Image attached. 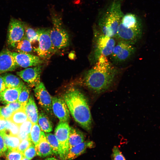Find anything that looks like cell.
Masks as SVG:
<instances>
[{
  "label": "cell",
  "mask_w": 160,
  "mask_h": 160,
  "mask_svg": "<svg viewBox=\"0 0 160 160\" xmlns=\"http://www.w3.org/2000/svg\"><path fill=\"white\" fill-rule=\"evenodd\" d=\"M95 147V143L92 141H84L69 150L65 159H74L85 152L87 148H92Z\"/></svg>",
  "instance_id": "obj_16"
},
{
  "label": "cell",
  "mask_w": 160,
  "mask_h": 160,
  "mask_svg": "<svg viewBox=\"0 0 160 160\" xmlns=\"http://www.w3.org/2000/svg\"><path fill=\"white\" fill-rule=\"evenodd\" d=\"M36 150L37 155L41 157L49 156L53 153L43 131H41L40 140Z\"/></svg>",
  "instance_id": "obj_19"
},
{
  "label": "cell",
  "mask_w": 160,
  "mask_h": 160,
  "mask_svg": "<svg viewBox=\"0 0 160 160\" xmlns=\"http://www.w3.org/2000/svg\"><path fill=\"white\" fill-rule=\"evenodd\" d=\"M33 124L28 120L19 126L18 137L21 140L30 138V134Z\"/></svg>",
  "instance_id": "obj_23"
},
{
  "label": "cell",
  "mask_w": 160,
  "mask_h": 160,
  "mask_svg": "<svg viewBox=\"0 0 160 160\" xmlns=\"http://www.w3.org/2000/svg\"><path fill=\"white\" fill-rule=\"evenodd\" d=\"M6 89L5 83L3 76L0 75V93Z\"/></svg>",
  "instance_id": "obj_40"
},
{
  "label": "cell",
  "mask_w": 160,
  "mask_h": 160,
  "mask_svg": "<svg viewBox=\"0 0 160 160\" xmlns=\"http://www.w3.org/2000/svg\"><path fill=\"white\" fill-rule=\"evenodd\" d=\"M47 139L51 146L53 152L56 155H59L60 157L61 151L58 141L55 135L51 133H46Z\"/></svg>",
  "instance_id": "obj_26"
},
{
  "label": "cell",
  "mask_w": 160,
  "mask_h": 160,
  "mask_svg": "<svg viewBox=\"0 0 160 160\" xmlns=\"http://www.w3.org/2000/svg\"><path fill=\"white\" fill-rule=\"evenodd\" d=\"M34 91L35 96L39 105L47 113L52 115V97L41 82L35 87Z\"/></svg>",
  "instance_id": "obj_11"
},
{
  "label": "cell",
  "mask_w": 160,
  "mask_h": 160,
  "mask_svg": "<svg viewBox=\"0 0 160 160\" xmlns=\"http://www.w3.org/2000/svg\"><path fill=\"white\" fill-rule=\"evenodd\" d=\"M143 33L142 21L136 15L128 13L124 15L115 38L134 45L141 38Z\"/></svg>",
  "instance_id": "obj_3"
},
{
  "label": "cell",
  "mask_w": 160,
  "mask_h": 160,
  "mask_svg": "<svg viewBox=\"0 0 160 160\" xmlns=\"http://www.w3.org/2000/svg\"><path fill=\"white\" fill-rule=\"evenodd\" d=\"M0 134L3 137L8 149L17 148L21 141L18 136L8 135L0 133Z\"/></svg>",
  "instance_id": "obj_25"
},
{
  "label": "cell",
  "mask_w": 160,
  "mask_h": 160,
  "mask_svg": "<svg viewBox=\"0 0 160 160\" xmlns=\"http://www.w3.org/2000/svg\"><path fill=\"white\" fill-rule=\"evenodd\" d=\"M21 160H30L24 157Z\"/></svg>",
  "instance_id": "obj_42"
},
{
  "label": "cell",
  "mask_w": 160,
  "mask_h": 160,
  "mask_svg": "<svg viewBox=\"0 0 160 160\" xmlns=\"http://www.w3.org/2000/svg\"><path fill=\"white\" fill-rule=\"evenodd\" d=\"M64 99L75 121L82 128L90 132L92 119L87 100L78 89L71 88L65 93Z\"/></svg>",
  "instance_id": "obj_2"
},
{
  "label": "cell",
  "mask_w": 160,
  "mask_h": 160,
  "mask_svg": "<svg viewBox=\"0 0 160 160\" xmlns=\"http://www.w3.org/2000/svg\"><path fill=\"white\" fill-rule=\"evenodd\" d=\"M28 119L24 109H21L13 112L7 120L19 126Z\"/></svg>",
  "instance_id": "obj_24"
},
{
  "label": "cell",
  "mask_w": 160,
  "mask_h": 160,
  "mask_svg": "<svg viewBox=\"0 0 160 160\" xmlns=\"http://www.w3.org/2000/svg\"><path fill=\"white\" fill-rule=\"evenodd\" d=\"M24 157L31 160L36 155V152L34 145L33 143L23 153Z\"/></svg>",
  "instance_id": "obj_34"
},
{
  "label": "cell",
  "mask_w": 160,
  "mask_h": 160,
  "mask_svg": "<svg viewBox=\"0 0 160 160\" xmlns=\"http://www.w3.org/2000/svg\"><path fill=\"white\" fill-rule=\"evenodd\" d=\"M29 95V88L24 84L22 87L17 100L24 107L28 101Z\"/></svg>",
  "instance_id": "obj_30"
},
{
  "label": "cell",
  "mask_w": 160,
  "mask_h": 160,
  "mask_svg": "<svg viewBox=\"0 0 160 160\" xmlns=\"http://www.w3.org/2000/svg\"><path fill=\"white\" fill-rule=\"evenodd\" d=\"M85 139V136L82 132L71 127L68 139V151L73 147L84 141Z\"/></svg>",
  "instance_id": "obj_20"
},
{
  "label": "cell",
  "mask_w": 160,
  "mask_h": 160,
  "mask_svg": "<svg viewBox=\"0 0 160 160\" xmlns=\"http://www.w3.org/2000/svg\"><path fill=\"white\" fill-rule=\"evenodd\" d=\"M123 15L121 0H115L99 19L97 29L103 35L115 38Z\"/></svg>",
  "instance_id": "obj_4"
},
{
  "label": "cell",
  "mask_w": 160,
  "mask_h": 160,
  "mask_svg": "<svg viewBox=\"0 0 160 160\" xmlns=\"http://www.w3.org/2000/svg\"><path fill=\"white\" fill-rule=\"evenodd\" d=\"M24 109L28 120L33 124L38 123V111L32 95L30 96Z\"/></svg>",
  "instance_id": "obj_18"
},
{
  "label": "cell",
  "mask_w": 160,
  "mask_h": 160,
  "mask_svg": "<svg viewBox=\"0 0 160 160\" xmlns=\"http://www.w3.org/2000/svg\"><path fill=\"white\" fill-rule=\"evenodd\" d=\"M107 57L101 55L83 79L84 86L95 94L108 90L113 84L117 73Z\"/></svg>",
  "instance_id": "obj_1"
},
{
  "label": "cell",
  "mask_w": 160,
  "mask_h": 160,
  "mask_svg": "<svg viewBox=\"0 0 160 160\" xmlns=\"http://www.w3.org/2000/svg\"><path fill=\"white\" fill-rule=\"evenodd\" d=\"M25 23L19 20L10 19L7 30V42L11 47L15 48L16 44L24 37Z\"/></svg>",
  "instance_id": "obj_9"
},
{
  "label": "cell",
  "mask_w": 160,
  "mask_h": 160,
  "mask_svg": "<svg viewBox=\"0 0 160 160\" xmlns=\"http://www.w3.org/2000/svg\"><path fill=\"white\" fill-rule=\"evenodd\" d=\"M19 130V126L6 119V127L5 130L0 132L8 135L18 136Z\"/></svg>",
  "instance_id": "obj_29"
},
{
  "label": "cell",
  "mask_w": 160,
  "mask_h": 160,
  "mask_svg": "<svg viewBox=\"0 0 160 160\" xmlns=\"http://www.w3.org/2000/svg\"><path fill=\"white\" fill-rule=\"evenodd\" d=\"M111 160H126L119 148L115 146L112 149Z\"/></svg>",
  "instance_id": "obj_33"
},
{
  "label": "cell",
  "mask_w": 160,
  "mask_h": 160,
  "mask_svg": "<svg viewBox=\"0 0 160 160\" xmlns=\"http://www.w3.org/2000/svg\"><path fill=\"white\" fill-rule=\"evenodd\" d=\"M7 149L3 137L0 134V157L4 154Z\"/></svg>",
  "instance_id": "obj_38"
},
{
  "label": "cell",
  "mask_w": 160,
  "mask_h": 160,
  "mask_svg": "<svg viewBox=\"0 0 160 160\" xmlns=\"http://www.w3.org/2000/svg\"><path fill=\"white\" fill-rule=\"evenodd\" d=\"M136 49L134 45L118 41L110 56L111 60L115 64L125 62L135 53Z\"/></svg>",
  "instance_id": "obj_8"
},
{
  "label": "cell",
  "mask_w": 160,
  "mask_h": 160,
  "mask_svg": "<svg viewBox=\"0 0 160 160\" xmlns=\"http://www.w3.org/2000/svg\"><path fill=\"white\" fill-rule=\"evenodd\" d=\"M18 66L12 52L5 49L0 52V73L13 71Z\"/></svg>",
  "instance_id": "obj_15"
},
{
  "label": "cell",
  "mask_w": 160,
  "mask_h": 160,
  "mask_svg": "<svg viewBox=\"0 0 160 160\" xmlns=\"http://www.w3.org/2000/svg\"><path fill=\"white\" fill-rule=\"evenodd\" d=\"M50 12L53 25L50 31L52 41L56 50L64 48L69 44L68 33L63 26L61 15L53 9Z\"/></svg>",
  "instance_id": "obj_5"
},
{
  "label": "cell",
  "mask_w": 160,
  "mask_h": 160,
  "mask_svg": "<svg viewBox=\"0 0 160 160\" xmlns=\"http://www.w3.org/2000/svg\"><path fill=\"white\" fill-rule=\"evenodd\" d=\"M43 160H60L53 157L48 158Z\"/></svg>",
  "instance_id": "obj_41"
},
{
  "label": "cell",
  "mask_w": 160,
  "mask_h": 160,
  "mask_svg": "<svg viewBox=\"0 0 160 160\" xmlns=\"http://www.w3.org/2000/svg\"><path fill=\"white\" fill-rule=\"evenodd\" d=\"M3 77L6 88H17L22 87L24 84L21 79L12 74L6 73Z\"/></svg>",
  "instance_id": "obj_21"
},
{
  "label": "cell",
  "mask_w": 160,
  "mask_h": 160,
  "mask_svg": "<svg viewBox=\"0 0 160 160\" xmlns=\"http://www.w3.org/2000/svg\"><path fill=\"white\" fill-rule=\"evenodd\" d=\"M25 24V36L31 43H34L38 40V35L36 30L28 26L26 23Z\"/></svg>",
  "instance_id": "obj_31"
},
{
  "label": "cell",
  "mask_w": 160,
  "mask_h": 160,
  "mask_svg": "<svg viewBox=\"0 0 160 160\" xmlns=\"http://www.w3.org/2000/svg\"><path fill=\"white\" fill-rule=\"evenodd\" d=\"M93 47L92 59L95 63L101 55L110 56L116 42L115 38L110 37L101 33L98 29L94 31Z\"/></svg>",
  "instance_id": "obj_6"
},
{
  "label": "cell",
  "mask_w": 160,
  "mask_h": 160,
  "mask_svg": "<svg viewBox=\"0 0 160 160\" xmlns=\"http://www.w3.org/2000/svg\"><path fill=\"white\" fill-rule=\"evenodd\" d=\"M12 55L18 66L27 68L41 65L44 61L38 56L28 53L12 52Z\"/></svg>",
  "instance_id": "obj_13"
},
{
  "label": "cell",
  "mask_w": 160,
  "mask_h": 160,
  "mask_svg": "<svg viewBox=\"0 0 160 160\" xmlns=\"http://www.w3.org/2000/svg\"><path fill=\"white\" fill-rule=\"evenodd\" d=\"M13 113L12 110L7 106H0V115L5 119L7 120Z\"/></svg>",
  "instance_id": "obj_35"
},
{
  "label": "cell",
  "mask_w": 160,
  "mask_h": 160,
  "mask_svg": "<svg viewBox=\"0 0 160 160\" xmlns=\"http://www.w3.org/2000/svg\"><path fill=\"white\" fill-rule=\"evenodd\" d=\"M33 144L30 138L21 140L17 149L23 153L25 151Z\"/></svg>",
  "instance_id": "obj_36"
},
{
  "label": "cell",
  "mask_w": 160,
  "mask_h": 160,
  "mask_svg": "<svg viewBox=\"0 0 160 160\" xmlns=\"http://www.w3.org/2000/svg\"><path fill=\"white\" fill-rule=\"evenodd\" d=\"M6 105L10 108L13 112L20 109L24 108L22 105L17 100L9 103Z\"/></svg>",
  "instance_id": "obj_37"
},
{
  "label": "cell",
  "mask_w": 160,
  "mask_h": 160,
  "mask_svg": "<svg viewBox=\"0 0 160 160\" xmlns=\"http://www.w3.org/2000/svg\"><path fill=\"white\" fill-rule=\"evenodd\" d=\"M71 127L67 122L60 121L55 130L61 151L60 157L65 159L68 151V139Z\"/></svg>",
  "instance_id": "obj_10"
},
{
  "label": "cell",
  "mask_w": 160,
  "mask_h": 160,
  "mask_svg": "<svg viewBox=\"0 0 160 160\" xmlns=\"http://www.w3.org/2000/svg\"><path fill=\"white\" fill-rule=\"evenodd\" d=\"M0 160H1L0 159Z\"/></svg>",
  "instance_id": "obj_43"
},
{
  "label": "cell",
  "mask_w": 160,
  "mask_h": 160,
  "mask_svg": "<svg viewBox=\"0 0 160 160\" xmlns=\"http://www.w3.org/2000/svg\"><path fill=\"white\" fill-rule=\"evenodd\" d=\"M41 132V129L39 124L37 123L33 124L30 134V139L34 145L36 149L40 140Z\"/></svg>",
  "instance_id": "obj_28"
},
{
  "label": "cell",
  "mask_w": 160,
  "mask_h": 160,
  "mask_svg": "<svg viewBox=\"0 0 160 160\" xmlns=\"http://www.w3.org/2000/svg\"><path fill=\"white\" fill-rule=\"evenodd\" d=\"M52 109L53 113L60 121L68 122L70 119L69 111L66 103L60 97H52Z\"/></svg>",
  "instance_id": "obj_14"
},
{
  "label": "cell",
  "mask_w": 160,
  "mask_h": 160,
  "mask_svg": "<svg viewBox=\"0 0 160 160\" xmlns=\"http://www.w3.org/2000/svg\"><path fill=\"white\" fill-rule=\"evenodd\" d=\"M41 65L27 68L17 72V75L27 83L30 87H35L40 82V77L42 71Z\"/></svg>",
  "instance_id": "obj_12"
},
{
  "label": "cell",
  "mask_w": 160,
  "mask_h": 160,
  "mask_svg": "<svg viewBox=\"0 0 160 160\" xmlns=\"http://www.w3.org/2000/svg\"><path fill=\"white\" fill-rule=\"evenodd\" d=\"M5 153L7 160H21L24 157L23 153L17 149H8Z\"/></svg>",
  "instance_id": "obj_32"
},
{
  "label": "cell",
  "mask_w": 160,
  "mask_h": 160,
  "mask_svg": "<svg viewBox=\"0 0 160 160\" xmlns=\"http://www.w3.org/2000/svg\"><path fill=\"white\" fill-rule=\"evenodd\" d=\"M38 35V46L34 51L43 60H48L56 51L52 41L50 29L41 28L36 30Z\"/></svg>",
  "instance_id": "obj_7"
},
{
  "label": "cell",
  "mask_w": 160,
  "mask_h": 160,
  "mask_svg": "<svg viewBox=\"0 0 160 160\" xmlns=\"http://www.w3.org/2000/svg\"><path fill=\"white\" fill-rule=\"evenodd\" d=\"M38 123L43 131L49 133L52 131L53 125L52 122L45 112L42 111L39 113Z\"/></svg>",
  "instance_id": "obj_22"
},
{
  "label": "cell",
  "mask_w": 160,
  "mask_h": 160,
  "mask_svg": "<svg viewBox=\"0 0 160 160\" xmlns=\"http://www.w3.org/2000/svg\"><path fill=\"white\" fill-rule=\"evenodd\" d=\"M22 86L17 88H6L0 93V102L7 105L17 101Z\"/></svg>",
  "instance_id": "obj_17"
},
{
  "label": "cell",
  "mask_w": 160,
  "mask_h": 160,
  "mask_svg": "<svg viewBox=\"0 0 160 160\" xmlns=\"http://www.w3.org/2000/svg\"><path fill=\"white\" fill-rule=\"evenodd\" d=\"M15 48L18 52L30 53L33 50L31 42L25 35L23 38L16 44Z\"/></svg>",
  "instance_id": "obj_27"
},
{
  "label": "cell",
  "mask_w": 160,
  "mask_h": 160,
  "mask_svg": "<svg viewBox=\"0 0 160 160\" xmlns=\"http://www.w3.org/2000/svg\"><path fill=\"white\" fill-rule=\"evenodd\" d=\"M6 127V119L0 115V133L3 131Z\"/></svg>",
  "instance_id": "obj_39"
}]
</instances>
